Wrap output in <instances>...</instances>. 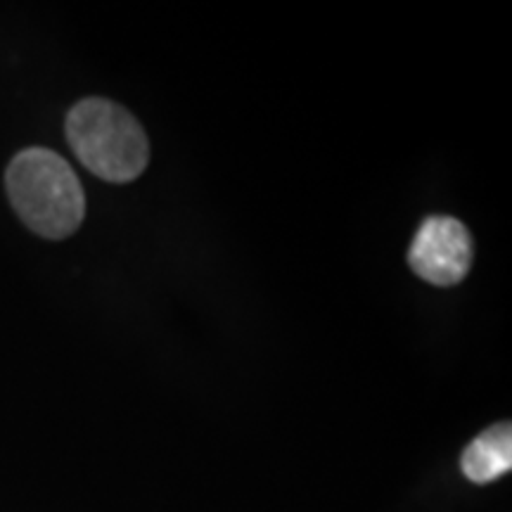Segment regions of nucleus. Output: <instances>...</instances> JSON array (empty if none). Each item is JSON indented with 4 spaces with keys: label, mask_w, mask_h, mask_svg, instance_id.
I'll use <instances>...</instances> for the list:
<instances>
[{
    "label": "nucleus",
    "mask_w": 512,
    "mask_h": 512,
    "mask_svg": "<svg viewBox=\"0 0 512 512\" xmlns=\"http://www.w3.org/2000/svg\"><path fill=\"white\" fill-rule=\"evenodd\" d=\"M5 188L24 226L41 238H69L86 216L79 176L57 152L46 147H27L12 157L5 171Z\"/></svg>",
    "instance_id": "nucleus-1"
},
{
    "label": "nucleus",
    "mask_w": 512,
    "mask_h": 512,
    "mask_svg": "<svg viewBox=\"0 0 512 512\" xmlns=\"http://www.w3.org/2000/svg\"><path fill=\"white\" fill-rule=\"evenodd\" d=\"M67 140L74 155L107 183H131L150 162V145L138 119L117 102L88 98L67 114Z\"/></svg>",
    "instance_id": "nucleus-2"
},
{
    "label": "nucleus",
    "mask_w": 512,
    "mask_h": 512,
    "mask_svg": "<svg viewBox=\"0 0 512 512\" xmlns=\"http://www.w3.org/2000/svg\"><path fill=\"white\" fill-rule=\"evenodd\" d=\"M472 256L475 247L465 223L453 216H430L415 233L413 245L408 249V264L425 283L451 287L470 273Z\"/></svg>",
    "instance_id": "nucleus-3"
},
{
    "label": "nucleus",
    "mask_w": 512,
    "mask_h": 512,
    "mask_svg": "<svg viewBox=\"0 0 512 512\" xmlns=\"http://www.w3.org/2000/svg\"><path fill=\"white\" fill-rule=\"evenodd\" d=\"M463 475L475 484H489L508 475L512 467V430L510 422H498L479 434L460 458Z\"/></svg>",
    "instance_id": "nucleus-4"
}]
</instances>
